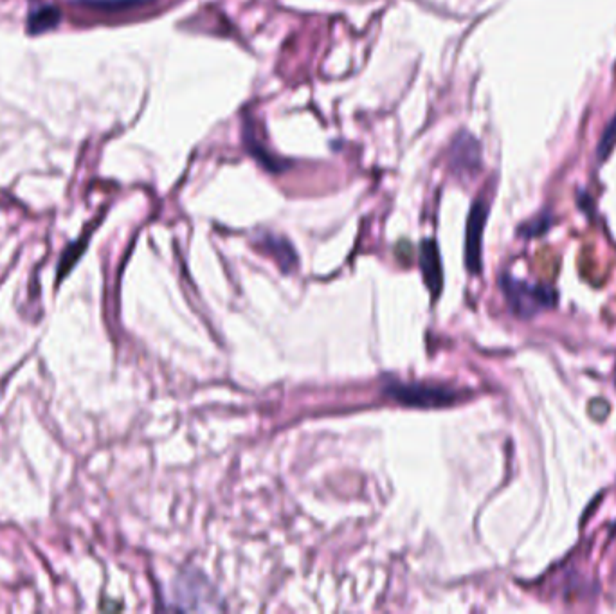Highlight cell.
<instances>
[{
  "mask_svg": "<svg viewBox=\"0 0 616 614\" xmlns=\"http://www.w3.org/2000/svg\"><path fill=\"white\" fill-rule=\"evenodd\" d=\"M501 290H503L512 312L517 317H523V319L537 316L539 312L555 307V303H557V292L552 287L530 285V283L516 280L512 276L501 278Z\"/></svg>",
  "mask_w": 616,
  "mask_h": 614,
  "instance_id": "obj_1",
  "label": "cell"
},
{
  "mask_svg": "<svg viewBox=\"0 0 616 614\" xmlns=\"http://www.w3.org/2000/svg\"><path fill=\"white\" fill-rule=\"evenodd\" d=\"M386 395L397 400L402 406L409 407H445L456 402V391L444 386H431V384H402L391 382L386 388Z\"/></svg>",
  "mask_w": 616,
  "mask_h": 614,
  "instance_id": "obj_2",
  "label": "cell"
},
{
  "mask_svg": "<svg viewBox=\"0 0 616 614\" xmlns=\"http://www.w3.org/2000/svg\"><path fill=\"white\" fill-rule=\"evenodd\" d=\"M211 587L208 580L200 577L199 573H182L181 577L173 582V598H175V609L182 611H206L215 609L209 605L211 600Z\"/></svg>",
  "mask_w": 616,
  "mask_h": 614,
  "instance_id": "obj_3",
  "label": "cell"
},
{
  "mask_svg": "<svg viewBox=\"0 0 616 614\" xmlns=\"http://www.w3.org/2000/svg\"><path fill=\"white\" fill-rule=\"evenodd\" d=\"M487 217H489L487 204L483 200H476L472 204L465 233V263L472 274H480L481 271V238Z\"/></svg>",
  "mask_w": 616,
  "mask_h": 614,
  "instance_id": "obj_4",
  "label": "cell"
},
{
  "mask_svg": "<svg viewBox=\"0 0 616 614\" xmlns=\"http://www.w3.org/2000/svg\"><path fill=\"white\" fill-rule=\"evenodd\" d=\"M420 267L427 287L436 298L444 287V267L435 240H424L420 245Z\"/></svg>",
  "mask_w": 616,
  "mask_h": 614,
  "instance_id": "obj_5",
  "label": "cell"
},
{
  "mask_svg": "<svg viewBox=\"0 0 616 614\" xmlns=\"http://www.w3.org/2000/svg\"><path fill=\"white\" fill-rule=\"evenodd\" d=\"M260 245H262L263 251H267L271 256H274V260L280 263V267L283 271L289 272L296 267V263H298L296 251L292 249V245H290L285 238L265 233V235L260 238Z\"/></svg>",
  "mask_w": 616,
  "mask_h": 614,
  "instance_id": "obj_6",
  "label": "cell"
},
{
  "mask_svg": "<svg viewBox=\"0 0 616 614\" xmlns=\"http://www.w3.org/2000/svg\"><path fill=\"white\" fill-rule=\"evenodd\" d=\"M454 168L471 170L480 164V146L469 134H460L453 145Z\"/></svg>",
  "mask_w": 616,
  "mask_h": 614,
  "instance_id": "obj_7",
  "label": "cell"
},
{
  "mask_svg": "<svg viewBox=\"0 0 616 614\" xmlns=\"http://www.w3.org/2000/svg\"><path fill=\"white\" fill-rule=\"evenodd\" d=\"M62 20L60 10L55 6H42L37 11L31 13L29 17L28 29L31 35H38V33H46L49 29H55Z\"/></svg>",
  "mask_w": 616,
  "mask_h": 614,
  "instance_id": "obj_8",
  "label": "cell"
},
{
  "mask_svg": "<svg viewBox=\"0 0 616 614\" xmlns=\"http://www.w3.org/2000/svg\"><path fill=\"white\" fill-rule=\"evenodd\" d=\"M154 0H76L83 8L89 10L105 11V13H119V11L134 10L139 6L150 4Z\"/></svg>",
  "mask_w": 616,
  "mask_h": 614,
  "instance_id": "obj_9",
  "label": "cell"
},
{
  "mask_svg": "<svg viewBox=\"0 0 616 614\" xmlns=\"http://www.w3.org/2000/svg\"><path fill=\"white\" fill-rule=\"evenodd\" d=\"M616 145V114L613 119L607 123L606 130L602 134V139L598 143V159L604 161L607 155L613 152V148Z\"/></svg>",
  "mask_w": 616,
  "mask_h": 614,
  "instance_id": "obj_10",
  "label": "cell"
},
{
  "mask_svg": "<svg viewBox=\"0 0 616 614\" xmlns=\"http://www.w3.org/2000/svg\"><path fill=\"white\" fill-rule=\"evenodd\" d=\"M397 254H399L400 258L404 260V262H411V258H413V247L406 240H402L397 245Z\"/></svg>",
  "mask_w": 616,
  "mask_h": 614,
  "instance_id": "obj_11",
  "label": "cell"
}]
</instances>
